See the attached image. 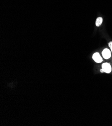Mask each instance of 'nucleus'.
Listing matches in <instances>:
<instances>
[{
    "label": "nucleus",
    "mask_w": 112,
    "mask_h": 126,
    "mask_svg": "<svg viewBox=\"0 0 112 126\" xmlns=\"http://www.w3.org/2000/svg\"><path fill=\"white\" fill-rule=\"evenodd\" d=\"M102 69L104 70V72L107 73H110L112 71V68L111 65L107 62L104 63L102 65Z\"/></svg>",
    "instance_id": "f257e3e1"
},
{
    "label": "nucleus",
    "mask_w": 112,
    "mask_h": 126,
    "mask_svg": "<svg viewBox=\"0 0 112 126\" xmlns=\"http://www.w3.org/2000/svg\"><path fill=\"white\" fill-rule=\"evenodd\" d=\"M102 55L104 57V58L106 59L110 58L111 56V53L110 50L107 48L105 49L102 52Z\"/></svg>",
    "instance_id": "7ed1b4c3"
},
{
    "label": "nucleus",
    "mask_w": 112,
    "mask_h": 126,
    "mask_svg": "<svg viewBox=\"0 0 112 126\" xmlns=\"http://www.w3.org/2000/svg\"><path fill=\"white\" fill-rule=\"evenodd\" d=\"M100 71H101L102 73H104V70H103V69H101L100 70Z\"/></svg>",
    "instance_id": "423d86ee"
},
{
    "label": "nucleus",
    "mask_w": 112,
    "mask_h": 126,
    "mask_svg": "<svg viewBox=\"0 0 112 126\" xmlns=\"http://www.w3.org/2000/svg\"><path fill=\"white\" fill-rule=\"evenodd\" d=\"M109 46L111 49V51L112 53V41H111L109 43Z\"/></svg>",
    "instance_id": "39448f33"
},
{
    "label": "nucleus",
    "mask_w": 112,
    "mask_h": 126,
    "mask_svg": "<svg viewBox=\"0 0 112 126\" xmlns=\"http://www.w3.org/2000/svg\"><path fill=\"white\" fill-rule=\"evenodd\" d=\"M103 21V18H102V17H98V18L96 19V21L95 24H96V26L97 27H99V26H100L101 25V24H102Z\"/></svg>",
    "instance_id": "20e7f679"
},
{
    "label": "nucleus",
    "mask_w": 112,
    "mask_h": 126,
    "mask_svg": "<svg viewBox=\"0 0 112 126\" xmlns=\"http://www.w3.org/2000/svg\"><path fill=\"white\" fill-rule=\"evenodd\" d=\"M93 59L96 63H101L103 61L102 57L98 52H96L93 54Z\"/></svg>",
    "instance_id": "f03ea898"
}]
</instances>
